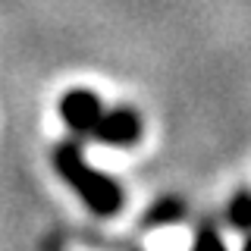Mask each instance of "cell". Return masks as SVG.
I'll return each mask as SVG.
<instances>
[{
  "label": "cell",
  "instance_id": "cell-1",
  "mask_svg": "<svg viewBox=\"0 0 251 251\" xmlns=\"http://www.w3.org/2000/svg\"><path fill=\"white\" fill-rule=\"evenodd\" d=\"M53 163H57L60 176L66 179L78 195H82V201L88 204L98 217H113L116 210L123 207L120 185H116L110 176H104L100 170H94L91 163L82 157V151H78L75 145H69V141L57 145V151H53Z\"/></svg>",
  "mask_w": 251,
  "mask_h": 251
},
{
  "label": "cell",
  "instance_id": "cell-2",
  "mask_svg": "<svg viewBox=\"0 0 251 251\" xmlns=\"http://www.w3.org/2000/svg\"><path fill=\"white\" fill-rule=\"evenodd\" d=\"M100 113H104V104L100 98L88 88H75V91H66L60 100V116L66 120V126L78 135H91L94 126H98Z\"/></svg>",
  "mask_w": 251,
  "mask_h": 251
},
{
  "label": "cell",
  "instance_id": "cell-3",
  "mask_svg": "<svg viewBox=\"0 0 251 251\" xmlns=\"http://www.w3.org/2000/svg\"><path fill=\"white\" fill-rule=\"evenodd\" d=\"M98 141L104 145H116V148H129L141 138V116L135 110L123 107V110H104L98 126L91 132Z\"/></svg>",
  "mask_w": 251,
  "mask_h": 251
},
{
  "label": "cell",
  "instance_id": "cell-4",
  "mask_svg": "<svg viewBox=\"0 0 251 251\" xmlns=\"http://www.w3.org/2000/svg\"><path fill=\"white\" fill-rule=\"evenodd\" d=\"M182 214H185V207H182V201H179V198H163V201H157L154 207L148 210L145 223L148 226H167V223H176Z\"/></svg>",
  "mask_w": 251,
  "mask_h": 251
},
{
  "label": "cell",
  "instance_id": "cell-5",
  "mask_svg": "<svg viewBox=\"0 0 251 251\" xmlns=\"http://www.w3.org/2000/svg\"><path fill=\"white\" fill-rule=\"evenodd\" d=\"M226 217H229V223L235 229L248 232L251 229V192H235V198L226 207Z\"/></svg>",
  "mask_w": 251,
  "mask_h": 251
},
{
  "label": "cell",
  "instance_id": "cell-6",
  "mask_svg": "<svg viewBox=\"0 0 251 251\" xmlns=\"http://www.w3.org/2000/svg\"><path fill=\"white\" fill-rule=\"evenodd\" d=\"M192 251H226V245L220 242V235H217V232L204 229L198 239H195V248H192Z\"/></svg>",
  "mask_w": 251,
  "mask_h": 251
},
{
  "label": "cell",
  "instance_id": "cell-7",
  "mask_svg": "<svg viewBox=\"0 0 251 251\" xmlns=\"http://www.w3.org/2000/svg\"><path fill=\"white\" fill-rule=\"evenodd\" d=\"M242 251H251V235H248V242H245V248H242Z\"/></svg>",
  "mask_w": 251,
  "mask_h": 251
}]
</instances>
